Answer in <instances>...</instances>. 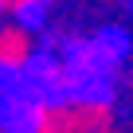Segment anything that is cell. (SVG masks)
Instances as JSON below:
<instances>
[{"instance_id": "3", "label": "cell", "mask_w": 133, "mask_h": 133, "mask_svg": "<svg viewBox=\"0 0 133 133\" xmlns=\"http://www.w3.org/2000/svg\"><path fill=\"white\" fill-rule=\"evenodd\" d=\"M0 12H8V0H0Z\"/></svg>"}, {"instance_id": "1", "label": "cell", "mask_w": 133, "mask_h": 133, "mask_svg": "<svg viewBox=\"0 0 133 133\" xmlns=\"http://www.w3.org/2000/svg\"><path fill=\"white\" fill-rule=\"evenodd\" d=\"M43 133H110V106L98 98L51 102Z\"/></svg>"}, {"instance_id": "2", "label": "cell", "mask_w": 133, "mask_h": 133, "mask_svg": "<svg viewBox=\"0 0 133 133\" xmlns=\"http://www.w3.org/2000/svg\"><path fill=\"white\" fill-rule=\"evenodd\" d=\"M35 35L28 24H4L0 28V78H20L35 63Z\"/></svg>"}]
</instances>
